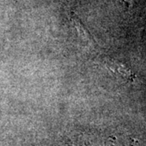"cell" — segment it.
<instances>
[{"instance_id":"cell-2","label":"cell","mask_w":146,"mask_h":146,"mask_svg":"<svg viewBox=\"0 0 146 146\" xmlns=\"http://www.w3.org/2000/svg\"><path fill=\"white\" fill-rule=\"evenodd\" d=\"M110 68L111 70L115 71V72H119L120 74H122V75L125 76H127V78H131V74L130 72H129L128 70H127L126 68L123 67L122 65H118V63H110Z\"/></svg>"},{"instance_id":"cell-1","label":"cell","mask_w":146,"mask_h":146,"mask_svg":"<svg viewBox=\"0 0 146 146\" xmlns=\"http://www.w3.org/2000/svg\"><path fill=\"white\" fill-rule=\"evenodd\" d=\"M70 20H71V22H72L73 26L76 28V31L78 33L80 36L83 39L84 41L88 42L89 45H91V46L94 45V37L89 33L88 29L84 27V25L81 23L80 20L78 18V16H76L74 12H72Z\"/></svg>"},{"instance_id":"cell-3","label":"cell","mask_w":146,"mask_h":146,"mask_svg":"<svg viewBox=\"0 0 146 146\" xmlns=\"http://www.w3.org/2000/svg\"><path fill=\"white\" fill-rule=\"evenodd\" d=\"M124 1H125V2H127V3H132V2H133V1H134V0H124Z\"/></svg>"}]
</instances>
